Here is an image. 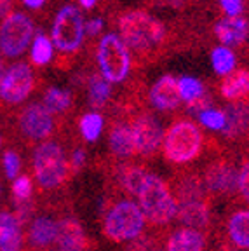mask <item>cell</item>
<instances>
[{
	"label": "cell",
	"instance_id": "d4e9b609",
	"mask_svg": "<svg viewBox=\"0 0 249 251\" xmlns=\"http://www.w3.org/2000/svg\"><path fill=\"white\" fill-rule=\"evenodd\" d=\"M220 94L226 101H244L249 100V70L237 68L222 75Z\"/></svg>",
	"mask_w": 249,
	"mask_h": 251
},
{
	"label": "cell",
	"instance_id": "ee69618b",
	"mask_svg": "<svg viewBox=\"0 0 249 251\" xmlns=\"http://www.w3.org/2000/svg\"><path fill=\"white\" fill-rule=\"evenodd\" d=\"M4 72V59H2V52H0V74Z\"/></svg>",
	"mask_w": 249,
	"mask_h": 251
},
{
	"label": "cell",
	"instance_id": "836d02e7",
	"mask_svg": "<svg viewBox=\"0 0 249 251\" xmlns=\"http://www.w3.org/2000/svg\"><path fill=\"white\" fill-rule=\"evenodd\" d=\"M237 197L249 206V157H244L239 168L237 178Z\"/></svg>",
	"mask_w": 249,
	"mask_h": 251
},
{
	"label": "cell",
	"instance_id": "52a82bcc",
	"mask_svg": "<svg viewBox=\"0 0 249 251\" xmlns=\"http://www.w3.org/2000/svg\"><path fill=\"white\" fill-rule=\"evenodd\" d=\"M96 61L100 74L110 84H121L127 78L132 67L131 51L117 33H106L96 47Z\"/></svg>",
	"mask_w": 249,
	"mask_h": 251
},
{
	"label": "cell",
	"instance_id": "e575fe53",
	"mask_svg": "<svg viewBox=\"0 0 249 251\" xmlns=\"http://www.w3.org/2000/svg\"><path fill=\"white\" fill-rule=\"evenodd\" d=\"M2 164H4L5 176H7L9 180H14L21 171V155L16 152V150H5Z\"/></svg>",
	"mask_w": 249,
	"mask_h": 251
},
{
	"label": "cell",
	"instance_id": "5b68a950",
	"mask_svg": "<svg viewBox=\"0 0 249 251\" xmlns=\"http://www.w3.org/2000/svg\"><path fill=\"white\" fill-rule=\"evenodd\" d=\"M147 227V218L140 204L124 199L115 201L105 209L103 216V234L112 243H129L141 235Z\"/></svg>",
	"mask_w": 249,
	"mask_h": 251
},
{
	"label": "cell",
	"instance_id": "f6af8a7d",
	"mask_svg": "<svg viewBox=\"0 0 249 251\" xmlns=\"http://www.w3.org/2000/svg\"><path fill=\"white\" fill-rule=\"evenodd\" d=\"M223 251H234V248H228V246H223Z\"/></svg>",
	"mask_w": 249,
	"mask_h": 251
},
{
	"label": "cell",
	"instance_id": "8992f818",
	"mask_svg": "<svg viewBox=\"0 0 249 251\" xmlns=\"http://www.w3.org/2000/svg\"><path fill=\"white\" fill-rule=\"evenodd\" d=\"M200 175H202L204 187H206L209 199H235L237 197L239 168L232 155L225 152L214 153Z\"/></svg>",
	"mask_w": 249,
	"mask_h": 251
},
{
	"label": "cell",
	"instance_id": "1f68e13d",
	"mask_svg": "<svg viewBox=\"0 0 249 251\" xmlns=\"http://www.w3.org/2000/svg\"><path fill=\"white\" fill-rule=\"evenodd\" d=\"M11 192H12V201L30 199V197L33 196V180H31L28 175L16 176L14 181H12Z\"/></svg>",
	"mask_w": 249,
	"mask_h": 251
},
{
	"label": "cell",
	"instance_id": "83f0119b",
	"mask_svg": "<svg viewBox=\"0 0 249 251\" xmlns=\"http://www.w3.org/2000/svg\"><path fill=\"white\" fill-rule=\"evenodd\" d=\"M52 52H54L52 40L44 35L42 31H39L33 39V46H31V63L37 67H44L52 59Z\"/></svg>",
	"mask_w": 249,
	"mask_h": 251
},
{
	"label": "cell",
	"instance_id": "ba28073f",
	"mask_svg": "<svg viewBox=\"0 0 249 251\" xmlns=\"http://www.w3.org/2000/svg\"><path fill=\"white\" fill-rule=\"evenodd\" d=\"M86 33L82 12L74 4L63 5L52 23V44L63 54H74L80 49Z\"/></svg>",
	"mask_w": 249,
	"mask_h": 251
},
{
	"label": "cell",
	"instance_id": "8fae6325",
	"mask_svg": "<svg viewBox=\"0 0 249 251\" xmlns=\"http://www.w3.org/2000/svg\"><path fill=\"white\" fill-rule=\"evenodd\" d=\"M35 87L33 70L26 63H14L0 74V101L16 106L23 103Z\"/></svg>",
	"mask_w": 249,
	"mask_h": 251
},
{
	"label": "cell",
	"instance_id": "44dd1931",
	"mask_svg": "<svg viewBox=\"0 0 249 251\" xmlns=\"http://www.w3.org/2000/svg\"><path fill=\"white\" fill-rule=\"evenodd\" d=\"M214 35L222 46L226 47H241L249 39V21L242 14L226 16L214 25Z\"/></svg>",
	"mask_w": 249,
	"mask_h": 251
},
{
	"label": "cell",
	"instance_id": "c3c4849f",
	"mask_svg": "<svg viewBox=\"0 0 249 251\" xmlns=\"http://www.w3.org/2000/svg\"><path fill=\"white\" fill-rule=\"evenodd\" d=\"M153 251H162V250H153Z\"/></svg>",
	"mask_w": 249,
	"mask_h": 251
},
{
	"label": "cell",
	"instance_id": "4316f807",
	"mask_svg": "<svg viewBox=\"0 0 249 251\" xmlns=\"http://www.w3.org/2000/svg\"><path fill=\"white\" fill-rule=\"evenodd\" d=\"M74 98H72L70 91L58 89V87H49L44 94V106H46L51 114L63 115L70 110Z\"/></svg>",
	"mask_w": 249,
	"mask_h": 251
},
{
	"label": "cell",
	"instance_id": "7bdbcfd3",
	"mask_svg": "<svg viewBox=\"0 0 249 251\" xmlns=\"http://www.w3.org/2000/svg\"><path fill=\"white\" fill-rule=\"evenodd\" d=\"M78 2H80V5L84 9H91V7H94V5H96L98 0H78Z\"/></svg>",
	"mask_w": 249,
	"mask_h": 251
},
{
	"label": "cell",
	"instance_id": "7a4b0ae2",
	"mask_svg": "<svg viewBox=\"0 0 249 251\" xmlns=\"http://www.w3.org/2000/svg\"><path fill=\"white\" fill-rule=\"evenodd\" d=\"M31 171L40 196L65 188L72 178V171L61 143L56 140L42 141L31 157Z\"/></svg>",
	"mask_w": 249,
	"mask_h": 251
},
{
	"label": "cell",
	"instance_id": "4dcf8cb0",
	"mask_svg": "<svg viewBox=\"0 0 249 251\" xmlns=\"http://www.w3.org/2000/svg\"><path fill=\"white\" fill-rule=\"evenodd\" d=\"M178 87H179V96H181V101H192V100L202 96L206 87L200 80L194 77H179L178 78Z\"/></svg>",
	"mask_w": 249,
	"mask_h": 251
},
{
	"label": "cell",
	"instance_id": "ac0fdd59",
	"mask_svg": "<svg viewBox=\"0 0 249 251\" xmlns=\"http://www.w3.org/2000/svg\"><path fill=\"white\" fill-rule=\"evenodd\" d=\"M108 150L112 159L119 162H129L136 155L134 140H132L131 122L127 119H115L110 124L108 133Z\"/></svg>",
	"mask_w": 249,
	"mask_h": 251
},
{
	"label": "cell",
	"instance_id": "4fadbf2b",
	"mask_svg": "<svg viewBox=\"0 0 249 251\" xmlns=\"http://www.w3.org/2000/svg\"><path fill=\"white\" fill-rule=\"evenodd\" d=\"M58 209L31 216L25 230V251H52L58 234Z\"/></svg>",
	"mask_w": 249,
	"mask_h": 251
},
{
	"label": "cell",
	"instance_id": "74e56055",
	"mask_svg": "<svg viewBox=\"0 0 249 251\" xmlns=\"http://www.w3.org/2000/svg\"><path fill=\"white\" fill-rule=\"evenodd\" d=\"M220 5L226 16H239L244 9V0H220Z\"/></svg>",
	"mask_w": 249,
	"mask_h": 251
},
{
	"label": "cell",
	"instance_id": "5bb4252c",
	"mask_svg": "<svg viewBox=\"0 0 249 251\" xmlns=\"http://www.w3.org/2000/svg\"><path fill=\"white\" fill-rule=\"evenodd\" d=\"M225 126H223V136L226 140L241 143L249 149V103L244 101H228L225 106Z\"/></svg>",
	"mask_w": 249,
	"mask_h": 251
},
{
	"label": "cell",
	"instance_id": "681fc988",
	"mask_svg": "<svg viewBox=\"0 0 249 251\" xmlns=\"http://www.w3.org/2000/svg\"><path fill=\"white\" fill-rule=\"evenodd\" d=\"M248 152H249V149H248Z\"/></svg>",
	"mask_w": 249,
	"mask_h": 251
},
{
	"label": "cell",
	"instance_id": "b9f144b4",
	"mask_svg": "<svg viewBox=\"0 0 249 251\" xmlns=\"http://www.w3.org/2000/svg\"><path fill=\"white\" fill-rule=\"evenodd\" d=\"M23 2H25V5H26V7H30V9H39V7H42L46 0H23Z\"/></svg>",
	"mask_w": 249,
	"mask_h": 251
},
{
	"label": "cell",
	"instance_id": "6da1fadb",
	"mask_svg": "<svg viewBox=\"0 0 249 251\" xmlns=\"http://www.w3.org/2000/svg\"><path fill=\"white\" fill-rule=\"evenodd\" d=\"M119 35L138 59L153 58L168 39V30L150 12L131 9L119 16Z\"/></svg>",
	"mask_w": 249,
	"mask_h": 251
},
{
	"label": "cell",
	"instance_id": "603a6c76",
	"mask_svg": "<svg viewBox=\"0 0 249 251\" xmlns=\"http://www.w3.org/2000/svg\"><path fill=\"white\" fill-rule=\"evenodd\" d=\"M0 251H25V230L14 211L0 213Z\"/></svg>",
	"mask_w": 249,
	"mask_h": 251
},
{
	"label": "cell",
	"instance_id": "f1b7e54d",
	"mask_svg": "<svg viewBox=\"0 0 249 251\" xmlns=\"http://www.w3.org/2000/svg\"><path fill=\"white\" fill-rule=\"evenodd\" d=\"M78 127H80L82 138L89 143L96 141L100 138L103 131V115L100 112H89V114H84L78 122Z\"/></svg>",
	"mask_w": 249,
	"mask_h": 251
},
{
	"label": "cell",
	"instance_id": "2e32d148",
	"mask_svg": "<svg viewBox=\"0 0 249 251\" xmlns=\"http://www.w3.org/2000/svg\"><path fill=\"white\" fill-rule=\"evenodd\" d=\"M223 246L249 251V208H234L223 224Z\"/></svg>",
	"mask_w": 249,
	"mask_h": 251
},
{
	"label": "cell",
	"instance_id": "f35d334b",
	"mask_svg": "<svg viewBox=\"0 0 249 251\" xmlns=\"http://www.w3.org/2000/svg\"><path fill=\"white\" fill-rule=\"evenodd\" d=\"M103 30V20L101 18H93V20H89L86 23V33L91 37L98 35L100 31Z\"/></svg>",
	"mask_w": 249,
	"mask_h": 251
},
{
	"label": "cell",
	"instance_id": "7c38bea8",
	"mask_svg": "<svg viewBox=\"0 0 249 251\" xmlns=\"http://www.w3.org/2000/svg\"><path fill=\"white\" fill-rule=\"evenodd\" d=\"M132 140H134V150L140 159H152L162 147L164 131L160 122L157 121L155 115L150 112H140L132 115L131 121Z\"/></svg>",
	"mask_w": 249,
	"mask_h": 251
},
{
	"label": "cell",
	"instance_id": "9c48e42d",
	"mask_svg": "<svg viewBox=\"0 0 249 251\" xmlns=\"http://www.w3.org/2000/svg\"><path fill=\"white\" fill-rule=\"evenodd\" d=\"M58 129L56 115L44 106V103H30L18 115V133L25 143L35 145L49 140Z\"/></svg>",
	"mask_w": 249,
	"mask_h": 251
},
{
	"label": "cell",
	"instance_id": "d6a6232c",
	"mask_svg": "<svg viewBox=\"0 0 249 251\" xmlns=\"http://www.w3.org/2000/svg\"><path fill=\"white\" fill-rule=\"evenodd\" d=\"M199 121L204 127L211 131H222L223 126H225V112L223 110H214V108H207L204 112L199 114Z\"/></svg>",
	"mask_w": 249,
	"mask_h": 251
},
{
	"label": "cell",
	"instance_id": "484cf974",
	"mask_svg": "<svg viewBox=\"0 0 249 251\" xmlns=\"http://www.w3.org/2000/svg\"><path fill=\"white\" fill-rule=\"evenodd\" d=\"M87 94H89V105L93 108H101L112 96V84L103 75L94 74L89 77L87 84Z\"/></svg>",
	"mask_w": 249,
	"mask_h": 251
},
{
	"label": "cell",
	"instance_id": "e0dca14e",
	"mask_svg": "<svg viewBox=\"0 0 249 251\" xmlns=\"http://www.w3.org/2000/svg\"><path fill=\"white\" fill-rule=\"evenodd\" d=\"M91 239L74 216H59L54 251H91Z\"/></svg>",
	"mask_w": 249,
	"mask_h": 251
},
{
	"label": "cell",
	"instance_id": "d590c367",
	"mask_svg": "<svg viewBox=\"0 0 249 251\" xmlns=\"http://www.w3.org/2000/svg\"><path fill=\"white\" fill-rule=\"evenodd\" d=\"M211 106H213V96H211L207 91H204L202 96H199V98H195V100H192V101L187 103V112L188 114L199 115L200 112L211 108Z\"/></svg>",
	"mask_w": 249,
	"mask_h": 251
},
{
	"label": "cell",
	"instance_id": "9a60e30c",
	"mask_svg": "<svg viewBox=\"0 0 249 251\" xmlns=\"http://www.w3.org/2000/svg\"><path fill=\"white\" fill-rule=\"evenodd\" d=\"M113 175V192L124 197H136L141 185L148 176V169L141 164L119 162L112 168Z\"/></svg>",
	"mask_w": 249,
	"mask_h": 251
},
{
	"label": "cell",
	"instance_id": "ab89813d",
	"mask_svg": "<svg viewBox=\"0 0 249 251\" xmlns=\"http://www.w3.org/2000/svg\"><path fill=\"white\" fill-rule=\"evenodd\" d=\"M11 9H12V0H0V18H5L11 12Z\"/></svg>",
	"mask_w": 249,
	"mask_h": 251
},
{
	"label": "cell",
	"instance_id": "f546056e",
	"mask_svg": "<svg viewBox=\"0 0 249 251\" xmlns=\"http://www.w3.org/2000/svg\"><path fill=\"white\" fill-rule=\"evenodd\" d=\"M211 63H213L214 72L218 75H225L235 68V54L232 49L226 46L214 47L211 52Z\"/></svg>",
	"mask_w": 249,
	"mask_h": 251
},
{
	"label": "cell",
	"instance_id": "60d3db41",
	"mask_svg": "<svg viewBox=\"0 0 249 251\" xmlns=\"http://www.w3.org/2000/svg\"><path fill=\"white\" fill-rule=\"evenodd\" d=\"M152 5H173V7H178V5H183L185 0H152Z\"/></svg>",
	"mask_w": 249,
	"mask_h": 251
},
{
	"label": "cell",
	"instance_id": "8d00e7d4",
	"mask_svg": "<svg viewBox=\"0 0 249 251\" xmlns=\"http://www.w3.org/2000/svg\"><path fill=\"white\" fill-rule=\"evenodd\" d=\"M86 159H87V153L84 149H80V147H77V149H74V152L70 153V157H68V164H70V171H72V176L74 175H77V173L82 171V168L86 166Z\"/></svg>",
	"mask_w": 249,
	"mask_h": 251
},
{
	"label": "cell",
	"instance_id": "277c9868",
	"mask_svg": "<svg viewBox=\"0 0 249 251\" xmlns=\"http://www.w3.org/2000/svg\"><path fill=\"white\" fill-rule=\"evenodd\" d=\"M136 197L141 211L145 213V218L153 228H164L174 220L178 201L168 181H164L157 175L148 173Z\"/></svg>",
	"mask_w": 249,
	"mask_h": 251
},
{
	"label": "cell",
	"instance_id": "7402d4cb",
	"mask_svg": "<svg viewBox=\"0 0 249 251\" xmlns=\"http://www.w3.org/2000/svg\"><path fill=\"white\" fill-rule=\"evenodd\" d=\"M150 103L160 112L178 108L181 105L178 78L173 75H162L150 89Z\"/></svg>",
	"mask_w": 249,
	"mask_h": 251
},
{
	"label": "cell",
	"instance_id": "bcb514c9",
	"mask_svg": "<svg viewBox=\"0 0 249 251\" xmlns=\"http://www.w3.org/2000/svg\"><path fill=\"white\" fill-rule=\"evenodd\" d=\"M0 196H2V181H0Z\"/></svg>",
	"mask_w": 249,
	"mask_h": 251
},
{
	"label": "cell",
	"instance_id": "d6986e66",
	"mask_svg": "<svg viewBox=\"0 0 249 251\" xmlns=\"http://www.w3.org/2000/svg\"><path fill=\"white\" fill-rule=\"evenodd\" d=\"M169 187H171L178 204L188 202V201H199V199L211 201L207 197L206 187H204L202 175L199 171H194V169L176 173L174 176H173L171 183H169Z\"/></svg>",
	"mask_w": 249,
	"mask_h": 251
},
{
	"label": "cell",
	"instance_id": "3957f363",
	"mask_svg": "<svg viewBox=\"0 0 249 251\" xmlns=\"http://www.w3.org/2000/svg\"><path fill=\"white\" fill-rule=\"evenodd\" d=\"M206 136L190 119H176L162 138V153L169 164L187 166L197 161L206 149Z\"/></svg>",
	"mask_w": 249,
	"mask_h": 251
},
{
	"label": "cell",
	"instance_id": "cb8c5ba5",
	"mask_svg": "<svg viewBox=\"0 0 249 251\" xmlns=\"http://www.w3.org/2000/svg\"><path fill=\"white\" fill-rule=\"evenodd\" d=\"M206 232L181 227L166 235V251H206Z\"/></svg>",
	"mask_w": 249,
	"mask_h": 251
},
{
	"label": "cell",
	"instance_id": "30bf717a",
	"mask_svg": "<svg viewBox=\"0 0 249 251\" xmlns=\"http://www.w3.org/2000/svg\"><path fill=\"white\" fill-rule=\"evenodd\" d=\"M35 35V26L23 12H9L0 23V52L7 58L21 56Z\"/></svg>",
	"mask_w": 249,
	"mask_h": 251
},
{
	"label": "cell",
	"instance_id": "7dc6e473",
	"mask_svg": "<svg viewBox=\"0 0 249 251\" xmlns=\"http://www.w3.org/2000/svg\"><path fill=\"white\" fill-rule=\"evenodd\" d=\"M0 145H2V136H0Z\"/></svg>",
	"mask_w": 249,
	"mask_h": 251
},
{
	"label": "cell",
	"instance_id": "ffe728a7",
	"mask_svg": "<svg viewBox=\"0 0 249 251\" xmlns=\"http://www.w3.org/2000/svg\"><path fill=\"white\" fill-rule=\"evenodd\" d=\"M174 220L179 225L207 232L211 227V201L199 199L178 204Z\"/></svg>",
	"mask_w": 249,
	"mask_h": 251
}]
</instances>
